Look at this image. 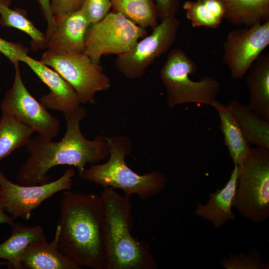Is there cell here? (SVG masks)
<instances>
[{"mask_svg": "<svg viewBox=\"0 0 269 269\" xmlns=\"http://www.w3.org/2000/svg\"><path fill=\"white\" fill-rule=\"evenodd\" d=\"M63 115L66 130L60 141L46 139L38 134L30 137L25 146L29 156L16 173L17 184L31 186L48 183L50 178L47 172L61 165L75 167L83 180L87 164L100 162L109 156L106 136L100 135L90 140L83 135L80 123L87 115L84 107L80 106Z\"/></svg>", "mask_w": 269, "mask_h": 269, "instance_id": "cell-1", "label": "cell"}, {"mask_svg": "<svg viewBox=\"0 0 269 269\" xmlns=\"http://www.w3.org/2000/svg\"><path fill=\"white\" fill-rule=\"evenodd\" d=\"M58 245L78 266L106 269L104 206L101 195L63 191L60 203Z\"/></svg>", "mask_w": 269, "mask_h": 269, "instance_id": "cell-2", "label": "cell"}, {"mask_svg": "<svg viewBox=\"0 0 269 269\" xmlns=\"http://www.w3.org/2000/svg\"><path fill=\"white\" fill-rule=\"evenodd\" d=\"M100 195L104 206V242L106 269H156L151 245L133 236L131 196L111 187Z\"/></svg>", "mask_w": 269, "mask_h": 269, "instance_id": "cell-3", "label": "cell"}, {"mask_svg": "<svg viewBox=\"0 0 269 269\" xmlns=\"http://www.w3.org/2000/svg\"><path fill=\"white\" fill-rule=\"evenodd\" d=\"M109 158L102 164H92L86 168L83 180L94 182L104 188L120 189L130 196L137 195L146 201L161 193L167 187L168 179L161 171L155 170L143 175L131 169L125 161L132 151L130 138L126 136L106 137Z\"/></svg>", "mask_w": 269, "mask_h": 269, "instance_id": "cell-4", "label": "cell"}, {"mask_svg": "<svg viewBox=\"0 0 269 269\" xmlns=\"http://www.w3.org/2000/svg\"><path fill=\"white\" fill-rule=\"evenodd\" d=\"M197 70L196 63L182 49L175 48L169 52L160 71L169 108L186 103L211 106L216 100L219 82L210 76L203 77L197 81L192 80L190 76Z\"/></svg>", "mask_w": 269, "mask_h": 269, "instance_id": "cell-5", "label": "cell"}, {"mask_svg": "<svg viewBox=\"0 0 269 269\" xmlns=\"http://www.w3.org/2000/svg\"><path fill=\"white\" fill-rule=\"evenodd\" d=\"M233 207L254 223H263L269 218V150L249 148L239 165Z\"/></svg>", "mask_w": 269, "mask_h": 269, "instance_id": "cell-6", "label": "cell"}, {"mask_svg": "<svg viewBox=\"0 0 269 269\" xmlns=\"http://www.w3.org/2000/svg\"><path fill=\"white\" fill-rule=\"evenodd\" d=\"M40 61L72 86L80 103L95 104L96 93L111 87L110 78L102 66L94 63L84 53H57L46 50Z\"/></svg>", "mask_w": 269, "mask_h": 269, "instance_id": "cell-7", "label": "cell"}, {"mask_svg": "<svg viewBox=\"0 0 269 269\" xmlns=\"http://www.w3.org/2000/svg\"><path fill=\"white\" fill-rule=\"evenodd\" d=\"M147 34L145 28L121 13L112 11L89 27L84 53L94 63L100 64L103 55L125 53Z\"/></svg>", "mask_w": 269, "mask_h": 269, "instance_id": "cell-8", "label": "cell"}, {"mask_svg": "<svg viewBox=\"0 0 269 269\" xmlns=\"http://www.w3.org/2000/svg\"><path fill=\"white\" fill-rule=\"evenodd\" d=\"M180 24L175 16L162 19L149 35L138 41L129 51L117 56L115 64L119 71L130 79L143 76L155 60L173 45Z\"/></svg>", "mask_w": 269, "mask_h": 269, "instance_id": "cell-9", "label": "cell"}, {"mask_svg": "<svg viewBox=\"0 0 269 269\" xmlns=\"http://www.w3.org/2000/svg\"><path fill=\"white\" fill-rule=\"evenodd\" d=\"M19 63L13 64L14 80L1 102V112L14 116L42 138L52 139L59 134L60 123L29 92L23 82Z\"/></svg>", "mask_w": 269, "mask_h": 269, "instance_id": "cell-10", "label": "cell"}, {"mask_svg": "<svg viewBox=\"0 0 269 269\" xmlns=\"http://www.w3.org/2000/svg\"><path fill=\"white\" fill-rule=\"evenodd\" d=\"M75 175V170L71 167L53 181L24 186L14 183L0 170V190L3 207L14 220L21 218L29 220L32 211L45 200L60 191L70 190Z\"/></svg>", "mask_w": 269, "mask_h": 269, "instance_id": "cell-11", "label": "cell"}, {"mask_svg": "<svg viewBox=\"0 0 269 269\" xmlns=\"http://www.w3.org/2000/svg\"><path fill=\"white\" fill-rule=\"evenodd\" d=\"M269 45V21L230 31L223 43L222 59L233 79H241Z\"/></svg>", "mask_w": 269, "mask_h": 269, "instance_id": "cell-12", "label": "cell"}, {"mask_svg": "<svg viewBox=\"0 0 269 269\" xmlns=\"http://www.w3.org/2000/svg\"><path fill=\"white\" fill-rule=\"evenodd\" d=\"M49 88L40 98L48 109L66 113L77 109L80 102L72 86L54 70L27 55L23 61Z\"/></svg>", "mask_w": 269, "mask_h": 269, "instance_id": "cell-13", "label": "cell"}, {"mask_svg": "<svg viewBox=\"0 0 269 269\" xmlns=\"http://www.w3.org/2000/svg\"><path fill=\"white\" fill-rule=\"evenodd\" d=\"M54 27L46 37V49L57 53H84L86 35L91 24L80 9L54 16Z\"/></svg>", "mask_w": 269, "mask_h": 269, "instance_id": "cell-14", "label": "cell"}, {"mask_svg": "<svg viewBox=\"0 0 269 269\" xmlns=\"http://www.w3.org/2000/svg\"><path fill=\"white\" fill-rule=\"evenodd\" d=\"M60 227L57 224L54 238L48 242L45 235L31 243L22 254L16 269H80L60 251Z\"/></svg>", "mask_w": 269, "mask_h": 269, "instance_id": "cell-15", "label": "cell"}, {"mask_svg": "<svg viewBox=\"0 0 269 269\" xmlns=\"http://www.w3.org/2000/svg\"><path fill=\"white\" fill-rule=\"evenodd\" d=\"M239 165H234L229 180L221 189H217L209 195L208 201L198 203L194 213L211 222L215 229L223 226L229 221L236 219L232 208L237 186Z\"/></svg>", "mask_w": 269, "mask_h": 269, "instance_id": "cell-16", "label": "cell"}, {"mask_svg": "<svg viewBox=\"0 0 269 269\" xmlns=\"http://www.w3.org/2000/svg\"><path fill=\"white\" fill-rule=\"evenodd\" d=\"M248 71L246 83L249 90L248 107L269 122V54H261Z\"/></svg>", "mask_w": 269, "mask_h": 269, "instance_id": "cell-17", "label": "cell"}, {"mask_svg": "<svg viewBox=\"0 0 269 269\" xmlns=\"http://www.w3.org/2000/svg\"><path fill=\"white\" fill-rule=\"evenodd\" d=\"M227 106L242 134L250 145L269 150V122L255 113L248 106L233 99Z\"/></svg>", "mask_w": 269, "mask_h": 269, "instance_id": "cell-18", "label": "cell"}, {"mask_svg": "<svg viewBox=\"0 0 269 269\" xmlns=\"http://www.w3.org/2000/svg\"><path fill=\"white\" fill-rule=\"evenodd\" d=\"M211 107L216 109L220 117L219 129L224 135V143L230 156L234 165H240L250 145L244 137L236 120L227 105L216 100Z\"/></svg>", "mask_w": 269, "mask_h": 269, "instance_id": "cell-19", "label": "cell"}, {"mask_svg": "<svg viewBox=\"0 0 269 269\" xmlns=\"http://www.w3.org/2000/svg\"><path fill=\"white\" fill-rule=\"evenodd\" d=\"M225 19L230 24L245 27L269 21V0H223Z\"/></svg>", "mask_w": 269, "mask_h": 269, "instance_id": "cell-20", "label": "cell"}, {"mask_svg": "<svg viewBox=\"0 0 269 269\" xmlns=\"http://www.w3.org/2000/svg\"><path fill=\"white\" fill-rule=\"evenodd\" d=\"M11 227L10 236L0 244V259L6 260L10 267L16 269L19 260L27 247L44 234L42 227L39 225L30 227L20 222H14Z\"/></svg>", "mask_w": 269, "mask_h": 269, "instance_id": "cell-21", "label": "cell"}, {"mask_svg": "<svg viewBox=\"0 0 269 269\" xmlns=\"http://www.w3.org/2000/svg\"><path fill=\"white\" fill-rule=\"evenodd\" d=\"M183 8L193 27L217 28L225 18L226 13L223 0H186Z\"/></svg>", "mask_w": 269, "mask_h": 269, "instance_id": "cell-22", "label": "cell"}, {"mask_svg": "<svg viewBox=\"0 0 269 269\" xmlns=\"http://www.w3.org/2000/svg\"><path fill=\"white\" fill-rule=\"evenodd\" d=\"M34 131L14 116L2 113L0 119V161L25 146Z\"/></svg>", "mask_w": 269, "mask_h": 269, "instance_id": "cell-23", "label": "cell"}, {"mask_svg": "<svg viewBox=\"0 0 269 269\" xmlns=\"http://www.w3.org/2000/svg\"><path fill=\"white\" fill-rule=\"evenodd\" d=\"M11 0H0V24L2 26L13 27L27 34L30 38L33 50L46 49L47 38L27 17L25 11L9 7Z\"/></svg>", "mask_w": 269, "mask_h": 269, "instance_id": "cell-24", "label": "cell"}, {"mask_svg": "<svg viewBox=\"0 0 269 269\" xmlns=\"http://www.w3.org/2000/svg\"><path fill=\"white\" fill-rule=\"evenodd\" d=\"M111 1L113 11L121 13L144 28L153 29L158 24V13L154 0Z\"/></svg>", "mask_w": 269, "mask_h": 269, "instance_id": "cell-25", "label": "cell"}, {"mask_svg": "<svg viewBox=\"0 0 269 269\" xmlns=\"http://www.w3.org/2000/svg\"><path fill=\"white\" fill-rule=\"evenodd\" d=\"M221 266L226 269H268L269 264L261 259L260 251L252 249L246 254H231L229 258L220 260Z\"/></svg>", "mask_w": 269, "mask_h": 269, "instance_id": "cell-26", "label": "cell"}, {"mask_svg": "<svg viewBox=\"0 0 269 269\" xmlns=\"http://www.w3.org/2000/svg\"><path fill=\"white\" fill-rule=\"evenodd\" d=\"M112 6L111 0H85L80 9L93 24L103 19Z\"/></svg>", "mask_w": 269, "mask_h": 269, "instance_id": "cell-27", "label": "cell"}, {"mask_svg": "<svg viewBox=\"0 0 269 269\" xmlns=\"http://www.w3.org/2000/svg\"><path fill=\"white\" fill-rule=\"evenodd\" d=\"M29 49L20 44L6 40L0 37V52L4 55L13 65L23 61Z\"/></svg>", "mask_w": 269, "mask_h": 269, "instance_id": "cell-28", "label": "cell"}, {"mask_svg": "<svg viewBox=\"0 0 269 269\" xmlns=\"http://www.w3.org/2000/svg\"><path fill=\"white\" fill-rule=\"evenodd\" d=\"M85 0H51L50 5L54 16H61L79 10Z\"/></svg>", "mask_w": 269, "mask_h": 269, "instance_id": "cell-29", "label": "cell"}, {"mask_svg": "<svg viewBox=\"0 0 269 269\" xmlns=\"http://www.w3.org/2000/svg\"><path fill=\"white\" fill-rule=\"evenodd\" d=\"M156 5L158 17L161 20L175 16L179 9V0H154Z\"/></svg>", "mask_w": 269, "mask_h": 269, "instance_id": "cell-30", "label": "cell"}, {"mask_svg": "<svg viewBox=\"0 0 269 269\" xmlns=\"http://www.w3.org/2000/svg\"><path fill=\"white\" fill-rule=\"evenodd\" d=\"M40 5L42 14L47 22V28L45 36L47 37L52 31L54 27V18L52 13L50 1L51 0H37Z\"/></svg>", "mask_w": 269, "mask_h": 269, "instance_id": "cell-31", "label": "cell"}, {"mask_svg": "<svg viewBox=\"0 0 269 269\" xmlns=\"http://www.w3.org/2000/svg\"><path fill=\"white\" fill-rule=\"evenodd\" d=\"M14 223V220L5 212L3 207L0 190V224H6L11 226Z\"/></svg>", "mask_w": 269, "mask_h": 269, "instance_id": "cell-32", "label": "cell"}]
</instances>
